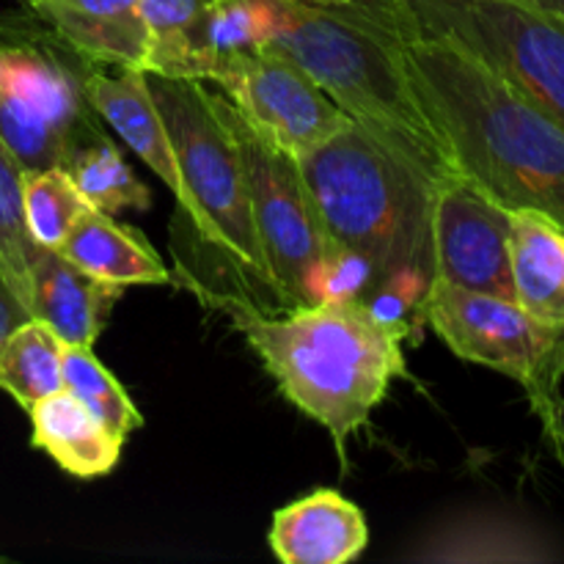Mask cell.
<instances>
[{
	"mask_svg": "<svg viewBox=\"0 0 564 564\" xmlns=\"http://www.w3.org/2000/svg\"><path fill=\"white\" fill-rule=\"evenodd\" d=\"M380 31L457 174L505 209H532L564 229V124L460 44Z\"/></svg>",
	"mask_w": 564,
	"mask_h": 564,
	"instance_id": "obj_1",
	"label": "cell"
},
{
	"mask_svg": "<svg viewBox=\"0 0 564 564\" xmlns=\"http://www.w3.org/2000/svg\"><path fill=\"white\" fill-rule=\"evenodd\" d=\"M202 295L229 314L281 394L325 427L347 468L352 435L372 422L394 380L411 378L402 352L411 323L386 317L352 295L279 314L259 312L231 295Z\"/></svg>",
	"mask_w": 564,
	"mask_h": 564,
	"instance_id": "obj_2",
	"label": "cell"
},
{
	"mask_svg": "<svg viewBox=\"0 0 564 564\" xmlns=\"http://www.w3.org/2000/svg\"><path fill=\"white\" fill-rule=\"evenodd\" d=\"M336 246L361 268L364 297L411 323L435 279L433 191L367 130L347 124L297 160Z\"/></svg>",
	"mask_w": 564,
	"mask_h": 564,
	"instance_id": "obj_3",
	"label": "cell"
},
{
	"mask_svg": "<svg viewBox=\"0 0 564 564\" xmlns=\"http://www.w3.org/2000/svg\"><path fill=\"white\" fill-rule=\"evenodd\" d=\"M264 44L284 50L361 130L433 191L457 176L449 147L424 116L394 58L389 36L358 0L341 6L264 0Z\"/></svg>",
	"mask_w": 564,
	"mask_h": 564,
	"instance_id": "obj_4",
	"label": "cell"
},
{
	"mask_svg": "<svg viewBox=\"0 0 564 564\" xmlns=\"http://www.w3.org/2000/svg\"><path fill=\"white\" fill-rule=\"evenodd\" d=\"M213 105L240 152L270 292L281 306H312L336 295L364 297L361 268L330 237L297 160L264 141L220 91H213Z\"/></svg>",
	"mask_w": 564,
	"mask_h": 564,
	"instance_id": "obj_5",
	"label": "cell"
},
{
	"mask_svg": "<svg viewBox=\"0 0 564 564\" xmlns=\"http://www.w3.org/2000/svg\"><path fill=\"white\" fill-rule=\"evenodd\" d=\"M149 88L169 130L180 165V209L196 224L198 235L218 248L242 275L270 290V270L253 226L246 171L229 127L213 105L202 80L149 75Z\"/></svg>",
	"mask_w": 564,
	"mask_h": 564,
	"instance_id": "obj_6",
	"label": "cell"
},
{
	"mask_svg": "<svg viewBox=\"0 0 564 564\" xmlns=\"http://www.w3.org/2000/svg\"><path fill=\"white\" fill-rule=\"evenodd\" d=\"M358 3L380 28L460 44L564 124V22L532 0Z\"/></svg>",
	"mask_w": 564,
	"mask_h": 564,
	"instance_id": "obj_7",
	"label": "cell"
},
{
	"mask_svg": "<svg viewBox=\"0 0 564 564\" xmlns=\"http://www.w3.org/2000/svg\"><path fill=\"white\" fill-rule=\"evenodd\" d=\"M419 323L430 325L463 361L516 380L545 444L564 466V328L532 317L521 303L460 290L441 279L430 284Z\"/></svg>",
	"mask_w": 564,
	"mask_h": 564,
	"instance_id": "obj_8",
	"label": "cell"
},
{
	"mask_svg": "<svg viewBox=\"0 0 564 564\" xmlns=\"http://www.w3.org/2000/svg\"><path fill=\"white\" fill-rule=\"evenodd\" d=\"M44 33L0 39V141L22 171L69 169L83 147L105 135L83 88L86 69Z\"/></svg>",
	"mask_w": 564,
	"mask_h": 564,
	"instance_id": "obj_9",
	"label": "cell"
},
{
	"mask_svg": "<svg viewBox=\"0 0 564 564\" xmlns=\"http://www.w3.org/2000/svg\"><path fill=\"white\" fill-rule=\"evenodd\" d=\"M209 83L268 143L301 160L347 124H356L275 44L235 50L215 64Z\"/></svg>",
	"mask_w": 564,
	"mask_h": 564,
	"instance_id": "obj_10",
	"label": "cell"
},
{
	"mask_svg": "<svg viewBox=\"0 0 564 564\" xmlns=\"http://www.w3.org/2000/svg\"><path fill=\"white\" fill-rule=\"evenodd\" d=\"M435 279L516 301L510 270V209L466 176L433 187L430 202Z\"/></svg>",
	"mask_w": 564,
	"mask_h": 564,
	"instance_id": "obj_11",
	"label": "cell"
},
{
	"mask_svg": "<svg viewBox=\"0 0 564 564\" xmlns=\"http://www.w3.org/2000/svg\"><path fill=\"white\" fill-rule=\"evenodd\" d=\"M138 6L141 0H28L25 9L86 64L143 72L147 28Z\"/></svg>",
	"mask_w": 564,
	"mask_h": 564,
	"instance_id": "obj_12",
	"label": "cell"
},
{
	"mask_svg": "<svg viewBox=\"0 0 564 564\" xmlns=\"http://www.w3.org/2000/svg\"><path fill=\"white\" fill-rule=\"evenodd\" d=\"M268 543L284 564H347L367 551L369 523L339 490L319 488L275 510Z\"/></svg>",
	"mask_w": 564,
	"mask_h": 564,
	"instance_id": "obj_13",
	"label": "cell"
},
{
	"mask_svg": "<svg viewBox=\"0 0 564 564\" xmlns=\"http://www.w3.org/2000/svg\"><path fill=\"white\" fill-rule=\"evenodd\" d=\"M83 88H86L94 113L110 130H116V135L174 193L176 204H182L185 187H182L180 165H176L169 130H165L163 116H160L152 88H149L147 72L119 69V75H108L97 66H88Z\"/></svg>",
	"mask_w": 564,
	"mask_h": 564,
	"instance_id": "obj_14",
	"label": "cell"
},
{
	"mask_svg": "<svg viewBox=\"0 0 564 564\" xmlns=\"http://www.w3.org/2000/svg\"><path fill=\"white\" fill-rule=\"evenodd\" d=\"M124 286L108 284L39 246L31 268V317L47 323L64 345L94 347Z\"/></svg>",
	"mask_w": 564,
	"mask_h": 564,
	"instance_id": "obj_15",
	"label": "cell"
},
{
	"mask_svg": "<svg viewBox=\"0 0 564 564\" xmlns=\"http://www.w3.org/2000/svg\"><path fill=\"white\" fill-rule=\"evenodd\" d=\"M28 419L33 449H42L69 477L99 479L119 466L127 438L105 427L66 389L33 402Z\"/></svg>",
	"mask_w": 564,
	"mask_h": 564,
	"instance_id": "obj_16",
	"label": "cell"
},
{
	"mask_svg": "<svg viewBox=\"0 0 564 564\" xmlns=\"http://www.w3.org/2000/svg\"><path fill=\"white\" fill-rule=\"evenodd\" d=\"M58 253L83 273L124 290L171 281L169 268L141 231L121 226L116 215H105L91 207L77 218Z\"/></svg>",
	"mask_w": 564,
	"mask_h": 564,
	"instance_id": "obj_17",
	"label": "cell"
},
{
	"mask_svg": "<svg viewBox=\"0 0 564 564\" xmlns=\"http://www.w3.org/2000/svg\"><path fill=\"white\" fill-rule=\"evenodd\" d=\"M510 270L516 303L564 328V229L532 209H510Z\"/></svg>",
	"mask_w": 564,
	"mask_h": 564,
	"instance_id": "obj_18",
	"label": "cell"
},
{
	"mask_svg": "<svg viewBox=\"0 0 564 564\" xmlns=\"http://www.w3.org/2000/svg\"><path fill=\"white\" fill-rule=\"evenodd\" d=\"M215 0H141L147 28L143 72L180 80H209L215 55L209 47V20Z\"/></svg>",
	"mask_w": 564,
	"mask_h": 564,
	"instance_id": "obj_19",
	"label": "cell"
},
{
	"mask_svg": "<svg viewBox=\"0 0 564 564\" xmlns=\"http://www.w3.org/2000/svg\"><path fill=\"white\" fill-rule=\"evenodd\" d=\"M64 341L36 317H28L0 345V389L22 408L64 389Z\"/></svg>",
	"mask_w": 564,
	"mask_h": 564,
	"instance_id": "obj_20",
	"label": "cell"
},
{
	"mask_svg": "<svg viewBox=\"0 0 564 564\" xmlns=\"http://www.w3.org/2000/svg\"><path fill=\"white\" fill-rule=\"evenodd\" d=\"M72 182L86 198L91 209H99L105 215H119L124 209H149L152 193L138 180L135 171L124 160L113 141L108 135L97 138L94 143L83 147L72 158L69 169Z\"/></svg>",
	"mask_w": 564,
	"mask_h": 564,
	"instance_id": "obj_21",
	"label": "cell"
},
{
	"mask_svg": "<svg viewBox=\"0 0 564 564\" xmlns=\"http://www.w3.org/2000/svg\"><path fill=\"white\" fill-rule=\"evenodd\" d=\"M64 389L121 438H130L135 430L143 427V416L132 397L94 356L91 347H64Z\"/></svg>",
	"mask_w": 564,
	"mask_h": 564,
	"instance_id": "obj_22",
	"label": "cell"
},
{
	"mask_svg": "<svg viewBox=\"0 0 564 564\" xmlns=\"http://www.w3.org/2000/svg\"><path fill=\"white\" fill-rule=\"evenodd\" d=\"M39 246L22 215V165L0 141V279L31 317V268Z\"/></svg>",
	"mask_w": 564,
	"mask_h": 564,
	"instance_id": "obj_23",
	"label": "cell"
},
{
	"mask_svg": "<svg viewBox=\"0 0 564 564\" xmlns=\"http://www.w3.org/2000/svg\"><path fill=\"white\" fill-rule=\"evenodd\" d=\"M86 209V198L66 169L22 171V215L36 246L58 251Z\"/></svg>",
	"mask_w": 564,
	"mask_h": 564,
	"instance_id": "obj_24",
	"label": "cell"
},
{
	"mask_svg": "<svg viewBox=\"0 0 564 564\" xmlns=\"http://www.w3.org/2000/svg\"><path fill=\"white\" fill-rule=\"evenodd\" d=\"M22 319H28V312L17 303V297L11 295L9 286H6L3 279H0V345H3L6 336H9Z\"/></svg>",
	"mask_w": 564,
	"mask_h": 564,
	"instance_id": "obj_25",
	"label": "cell"
},
{
	"mask_svg": "<svg viewBox=\"0 0 564 564\" xmlns=\"http://www.w3.org/2000/svg\"><path fill=\"white\" fill-rule=\"evenodd\" d=\"M534 6H540L543 11H549V14L560 17V20L564 22V0H532Z\"/></svg>",
	"mask_w": 564,
	"mask_h": 564,
	"instance_id": "obj_26",
	"label": "cell"
},
{
	"mask_svg": "<svg viewBox=\"0 0 564 564\" xmlns=\"http://www.w3.org/2000/svg\"><path fill=\"white\" fill-rule=\"evenodd\" d=\"M303 3H319V6H341V3H350V0H303Z\"/></svg>",
	"mask_w": 564,
	"mask_h": 564,
	"instance_id": "obj_27",
	"label": "cell"
},
{
	"mask_svg": "<svg viewBox=\"0 0 564 564\" xmlns=\"http://www.w3.org/2000/svg\"><path fill=\"white\" fill-rule=\"evenodd\" d=\"M6 562V556H0V564H3Z\"/></svg>",
	"mask_w": 564,
	"mask_h": 564,
	"instance_id": "obj_28",
	"label": "cell"
},
{
	"mask_svg": "<svg viewBox=\"0 0 564 564\" xmlns=\"http://www.w3.org/2000/svg\"><path fill=\"white\" fill-rule=\"evenodd\" d=\"M20 3H22V6H25V3H28V0H20Z\"/></svg>",
	"mask_w": 564,
	"mask_h": 564,
	"instance_id": "obj_29",
	"label": "cell"
}]
</instances>
